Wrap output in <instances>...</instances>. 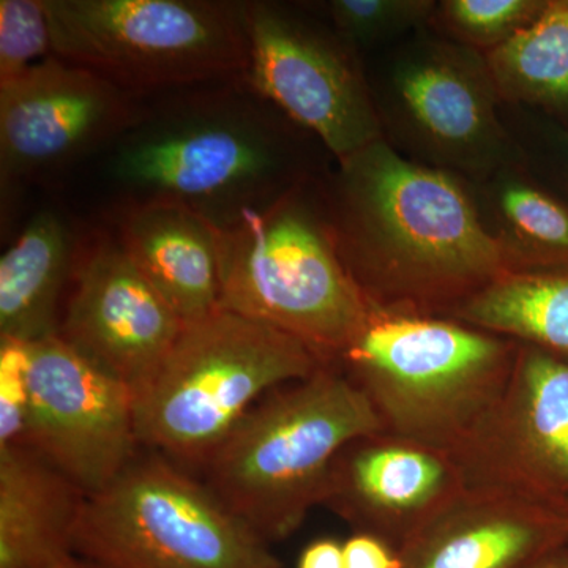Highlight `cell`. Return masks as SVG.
Segmentation results:
<instances>
[{
  "mask_svg": "<svg viewBox=\"0 0 568 568\" xmlns=\"http://www.w3.org/2000/svg\"><path fill=\"white\" fill-rule=\"evenodd\" d=\"M336 250L377 312L448 317L507 272L469 183L386 140L321 181Z\"/></svg>",
  "mask_w": 568,
  "mask_h": 568,
  "instance_id": "1",
  "label": "cell"
},
{
  "mask_svg": "<svg viewBox=\"0 0 568 568\" xmlns=\"http://www.w3.org/2000/svg\"><path fill=\"white\" fill-rule=\"evenodd\" d=\"M241 80L145 108L108 160L129 201H175L226 230L313 178L298 126Z\"/></svg>",
  "mask_w": 568,
  "mask_h": 568,
  "instance_id": "2",
  "label": "cell"
},
{
  "mask_svg": "<svg viewBox=\"0 0 568 568\" xmlns=\"http://www.w3.org/2000/svg\"><path fill=\"white\" fill-rule=\"evenodd\" d=\"M373 433L384 429L366 396L338 366L325 364L254 405L205 459L201 478L272 545L323 506L338 452Z\"/></svg>",
  "mask_w": 568,
  "mask_h": 568,
  "instance_id": "3",
  "label": "cell"
},
{
  "mask_svg": "<svg viewBox=\"0 0 568 568\" xmlns=\"http://www.w3.org/2000/svg\"><path fill=\"white\" fill-rule=\"evenodd\" d=\"M519 343L448 317L372 308L334 362L384 433L454 457L506 388Z\"/></svg>",
  "mask_w": 568,
  "mask_h": 568,
  "instance_id": "4",
  "label": "cell"
},
{
  "mask_svg": "<svg viewBox=\"0 0 568 568\" xmlns=\"http://www.w3.org/2000/svg\"><path fill=\"white\" fill-rule=\"evenodd\" d=\"M219 233L220 308L272 325L334 364L372 306L336 250L315 178Z\"/></svg>",
  "mask_w": 568,
  "mask_h": 568,
  "instance_id": "5",
  "label": "cell"
},
{
  "mask_svg": "<svg viewBox=\"0 0 568 568\" xmlns=\"http://www.w3.org/2000/svg\"><path fill=\"white\" fill-rule=\"evenodd\" d=\"M323 365L301 339L230 310L186 321L156 375L134 396L140 446L200 470L265 395Z\"/></svg>",
  "mask_w": 568,
  "mask_h": 568,
  "instance_id": "6",
  "label": "cell"
},
{
  "mask_svg": "<svg viewBox=\"0 0 568 568\" xmlns=\"http://www.w3.org/2000/svg\"><path fill=\"white\" fill-rule=\"evenodd\" d=\"M246 6L220 0H44L52 54L141 99L244 78L250 63Z\"/></svg>",
  "mask_w": 568,
  "mask_h": 568,
  "instance_id": "7",
  "label": "cell"
},
{
  "mask_svg": "<svg viewBox=\"0 0 568 568\" xmlns=\"http://www.w3.org/2000/svg\"><path fill=\"white\" fill-rule=\"evenodd\" d=\"M73 548L95 568H284L203 478L142 447L85 496Z\"/></svg>",
  "mask_w": 568,
  "mask_h": 568,
  "instance_id": "8",
  "label": "cell"
},
{
  "mask_svg": "<svg viewBox=\"0 0 568 568\" xmlns=\"http://www.w3.org/2000/svg\"><path fill=\"white\" fill-rule=\"evenodd\" d=\"M368 81L384 140L407 159L467 182L526 163L484 52L424 28L395 43Z\"/></svg>",
  "mask_w": 568,
  "mask_h": 568,
  "instance_id": "9",
  "label": "cell"
},
{
  "mask_svg": "<svg viewBox=\"0 0 568 568\" xmlns=\"http://www.w3.org/2000/svg\"><path fill=\"white\" fill-rule=\"evenodd\" d=\"M250 63L244 81L336 162L383 140L361 52L301 10L248 2Z\"/></svg>",
  "mask_w": 568,
  "mask_h": 568,
  "instance_id": "10",
  "label": "cell"
},
{
  "mask_svg": "<svg viewBox=\"0 0 568 568\" xmlns=\"http://www.w3.org/2000/svg\"><path fill=\"white\" fill-rule=\"evenodd\" d=\"M26 446L95 495L140 452L134 394L59 335L26 343Z\"/></svg>",
  "mask_w": 568,
  "mask_h": 568,
  "instance_id": "11",
  "label": "cell"
},
{
  "mask_svg": "<svg viewBox=\"0 0 568 568\" xmlns=\"http://www.w3.org/2000/svg\"><path fill=\"white\" fill-rule=\"evenodd\" d=\"M452 459L466 488L568 510V362L519 345L506 388Z\"/></svg>",
  "mask_w": 568,
  "mask_h": 568,
  "instance_id": "12",
  "label": "cell"
},
{
  "mask_svg": "<svg viewBox=\"0 0 568 568\" xmlns=\"http://www.w3.org/2000/svg\"><path fill=\"white\" fill-rule=\"evenodd\" d=\"M141 97L80 65L50 55L0 85L2 183L69 166L112 145L140 121Z\"/></svg>",
  "mask_w": 568,
  "mask_h": 568,
  "instance_id": "13",
  "label": "cell"
},
{
  "mask_svg": "<svg viewBox=\"0 0 568 568\" xmlns=\"http://www.w3.org/2000/svg\"><path fill=\"white\" fill-rule=\"evenodd\" d=\"M59 336L134 396L163 365L183 321L138 271L118 237L80 256Z\"/></svg>",
  "mask_w": 568,
  "mask_h": 568,
  "instance_id": "14",
  "label": "cell"
},
{
  "mask_svg": "<svg viewBox=\"0 0 568 568\" xmlns=\"http://www.w3.org/2000/svg\"><path fill=\"white\" fill-rule=\"evenodd\" d=\"M465 489L454 459L386 433L357 437L338 452L323 506L354 532L399 551Z\"/></svg>",
  "mask_w": 568,
  "mask_h": 568,
  "instance_id": "15",
  "label": "cell"
},
{
  "mask_svg": "<svg viewBox=\"0 0 568 568\" xmlns=\"http://www.w3.org/2000/svg\"><path fill=\"white\" fill-rule=\"evenodd\" d=\"M567 544L559 511L465 487L396 555L398 568H526Z\"/></svg>",
  "mask_w": 568,
  "mask_h": 568,
  "instance_id": "16",
  "label": "cell"
},
{
  "mask_svg": "<svg viewBox=\"0 0 568 568\" xmlns=\"http://www.w3.org/2000/svg\"><path fill=\"white\" fill-rule=\"evenodd\" d=\"M118 241L183 323L220 308L219 233L175 201H129Z\"/></svg>",
  "mask_w": 568,
  "mask_h": 568,
  "instance_id": "17",
  "label": "cell"
},
{
  "mask_svg": "<svg viewBox=\"0 0 568 568\" xmlns=\"http://www.w3.org/2000/svg\"><path fill=\"white\" fill-rule=\"evenodd\" d=\"M84 500L33 448L0 447V568H59L73 558Z\"/></svg>",
  "mask_w": 568,
  "mask_h": 568,
  "instance_id": "18",
  "label": "cell"
},
{
  "mask_svg": "<svg viewBox=\"0 0 568 568\" xmlns=\"http://www.w3.org/2000/svg\"><path fill=\"white\" fill-rule=\"evenodd\" d=\"M78 260L73 231L61 213H33L0 257V338L33 343L59 334V306Z\"/></svg>",
  "mask_w": 568,
  "mask_h": 568,
  "instance_id": "19",
  "label": "cell"
},
{
  "mask_svg": "<svg viewBox=\"0 0 568 568\" xmlns=\"http://www.w3.org/2000/svg\"><path fill=\"white\" fill-rule=\"evenodd\" d=\"M467 183L507 271L568 268V203L538 183L528 164Z\"/></svg>",
  "mask_w": 568,
  "mask_h": 568,
  "instance_id": "20",
  "label": "cell"
},
{
  "mask_svg": "<svg viewBox=\"0 0 568 568\" xmlns=\"http://www.w3.org/2000/svg\"><path fill=\"white\" fill-rule=\"evenodd\" d=\"M448 320L568 362V268L504 272Z\"/></svg>",
  "mask_w": 568,
  "mask_h": 568,
  "instance_id": "21",
  "label": "cell"
},
{
  "mask_svg": "<svg viewBox=\"0 0 568 568\" xmlns=\"http://www.w3.org/2000/svg\"><path fill=\"white\" fill-rule=\"evenodd\" d=\"M485 55L504 104L568 115V0H548L532 24Z\"/></svg>",
  "mask_w": 568,
  "mask_h": 568,
  "instance_id": "22",
  "label": "cell"
},
{
  "mask_svg": "<svg viewBox=\"0 0 568 568\" xmlns=\"http://www.w3.org/2000/svg\"><path fill=\"white\" fill-rule=\"evenodd\" d=\"M548 0H443L429 29L478 52L495 51L544 13Z\"/></svg>",
  "mask_w": 568,
  "mask_h": 568,
  "instance_id": "23",
  "label": "cell"
},
{
  "mask_svg": "<svg viewBox=\"0 0 568 568\" xmlns=\"http://www.w3.org/2000/svg\"><path fill=\"white\" fill-rule=\"evenodd\" d=\"M436 6L435 0H331L323 10L334 31L362 52L428 28Z\"/></svg>",
  "mask_w": 568,
  "mask_h": 568,
  "instance_id": "24",
  "label": "cell"
},
{
  "mask_svg": "<svg viewBox=\"0 0 568 568\" xmlns=\"http://www.w3.org/2000/svg\"><path fill=\"white\" fill-rule=\"evenodd\" d=\"M52 55L44 0H0V85Z\"/></svg>",
  "mask_w": 568,
  "mask_h": 568,
  "instance_id": "25",
  "label": "cell"
},
{
  "mask_svg": "<svg viewBox=\"0 0 568 568\" xmlns=\"http://www.w3.org/2000/svg\"><path fill=\"white\" fill-rule=\"evenodd\" d=\"M26 343L0 338V447L26 446L29 387Z\"/></svg>",
  "mask_w": 568,
  "mask_h": 568,
  "instance_id": "26",
  "label": "cell"
},
{
  "mask_svg": "<svg viewBox=\"0 0 568 568\" xmlns=\"http://www.w3.org/2000/svg\"><path fill=\"white\" fill-rule=\"evenodd\" d=\"M343 559L345 568H398V555L386 541L368 536V534L354 532L343 544Z\"/></svg>",
  "mask_w": 568,
  "mask_h": 568,
  "instance_id": "27",
  "label": "cell"
},
{
  "mask_svg": "<svg viewBox=\"0 0 568 568\" xmlns=\"http://www.w3.org/2000/svg\"><path fill=\"white\" fill-rule=\"evenodd\" d=\"M297 568H345L343 545L334 538H320L302 551Z\"/></svg>",
  "mask_w": 568,
  "mask_h": 568,
  "instance_id": "28",
  "label": "cell"
},
{
  "mask_svg": "<svg viewBox=\"0 0 568 568\" xmlns=\"http://www.w3.org/2000/svg\"><path fill=\"white\" fill-rule=\"evenodd\" d=\"M526 568H568V548L560 547L548 555L541 556L536 562Z\"/></svg>",
  "mask_w": 568,
  "mask_h": 568,
  "instance_id": "29",
  "label": "cell"
},
{
  "mask_svg": "<svg viewBox=\"0 0 568 568\" xmlns=\"http://www.w3.org/2000/svg\"><path fill=\"white\" fill-rule=\"evenodd\" d=\"M560 152H562L564 170H566L568 182V132H560L558 136Z\"/></svg>",
  "mask_w": 568,
  "mask_h": 568,
  "instance_id": "30",
  "label": "cell"
},
{
  "mask_svg": "<svg viewBox=\"0 0 568 568\" xmlns=\"http://www.w3.org/2000/svg\"><path fill=\"white\" fill-rule=\"evenodd\" d=\"M59 568H95V567L91 566V564L85 562V560H82L80 558H77V556H73V558L65 560V562H63L62 566Z\"/></svg>",
  "mask_w": 568,
  "mask_h": 568,
  "instance_id": "31",
  "label": "cell"
},
{
  "mask_svg": "<svg viewBox=\"0 0 568 568\" xmlns=\"http://www.w3.org/2000/svg\"><path fill=\"white\" fill-rule=\"evenodd\" d=\"M564 518H566L567 525H568V510L564 511Z\"/></svg>",
  "mask_w": 568,
  "mask_h": 568,
  "instance_id": "32",
  "label": "cell"
}]
</instances>
